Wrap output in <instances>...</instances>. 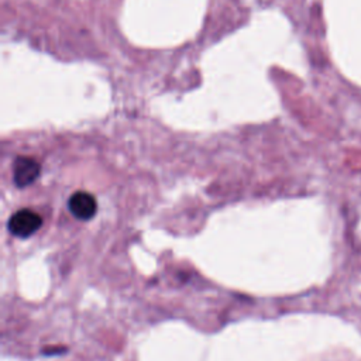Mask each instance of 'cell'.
<instances>
[{"label": "cell", "mask_w": 361, "mask_h": 361, "mask_svg": "<svg viewBox=\"0 0 361 361\" xmlns=\"http://www.w3.org/2000/svg\"><path fill=\"white\" fill-rule=\"evenodd\" d=\"M68 209L79 220H90L97 212V202L87 192H75L68 200Z\"/></svg>", "instance_id": "3957f363"}, {"label": "cell", "mask_w": 361, "mask_h": 361, "mask_svg": "<svg viewBox=\"0 0 361 361\" xmlns=\"http://www.w3.org/2000/svg\"><path fill=\"white\" fill-rule=\"evenodd\" d=\"M42 226V217L30 209L17 210L7 223L8 231L20 238H27L39 230Z\"/></svg>", "instance_id": "6da1fadb"}, {"label": "cell", "mask_w": 361, "mask_h": 361, "mask_svg": "<svg viewBox=\"0 0 361 361\" xmlns=\"http://www.w3.org/2000/svg\"><path fill=\"white\" fill-rule=\"evenodd\" d=\"M41 172L39 164L31 157H17L13 164V182L17 188H25L31 185Z\"/></svg>", "instance_id": "7a4b0ae2"}]
</instances>
